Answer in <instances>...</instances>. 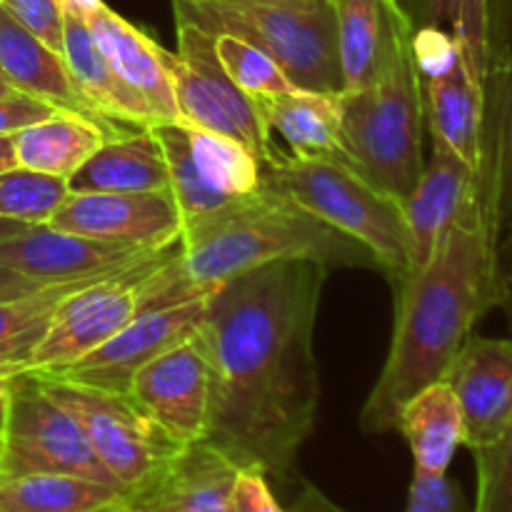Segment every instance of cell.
I'll use <instances>...</instances> for the list:
<instances>
[{
	"label": "cell",
	"mask_w": 512,
	"mask_h": 512,
	"mask_svg": "<svg viewBox=\"0 0 512 512\" xmlns=\"http://www.w3.org/2000/svg\"><path fill=\"white\" fill-rule=\"evenodd\" d=\"M0 75L10 88L45 100L60 110L100 118L78 93L63 55L20 23L0 0ZM105 120V118H100Z\"/></svg>",
	"instance_id": "21"
},
{
	"label": "cell",
	"mask_w": 512,
	"mask_h": 512,
	"mask_svg": "<svg viewBox=\"0 0 512 512\" xmlns=\"http://www.w3.org/2000/svg\"><path fill=\"white\" fill-rule=\"evenodd\" d=\"M108 138H113L110 120L55 110L50 118L13 135L15 160L20 168L68 180Z\"/></svg>",
	"instance_id": "25"
},
{
	"label": "cell",
	"mask_w": 512,
	"mask_h": 512,
	"mask_svg": "<svg viewBox=\"0 0 512 512\" xmlns=\"http://www.w3.org/2000/svg\"><path fill=\"white\" fill-rule=\"evenodd\" d=\"M210 295L138 313L120 333H115L113 338L105 340L100 348L90 350L83 358L73 360L63 368L35 370V373H50L65 380H75V383L128 395L130 380L143 365L195 335Z\"/></svg>",
	"instance_id": "12"
},
{
	"label": "cell",
	"mask_w": 512,
	"mask_h": 512,
	"mask_svg": "<svg viewBox=\"0 0 512 512\" xmlns=\"http://www.w3.org/2000/svg\"><path fill=\"white\" fill-rule=\"evenodd\" d=\"M110 512H135V510H133V505H130V500H128V503L118 505V508H115V510H110Z\"/></svg>",
	"instance_id": "46"
},
{
	"label": "cell",
	"mask_w": 512,
	"mask_h": 512,
	"mask_svg": "<svg viewBox=\"0 0 512 512\" xmlns=\"http://www.w3.org/2000/svg\"><path fill=\"white\" fill-rule=\"evenodd\" d=\"M65 183L68 193H170L163 148L150 128L108 138Z\"/></svg>",
	"instance_id": "23"
},
{
	"label": "cell",
	"mask_w": 512,
	"mask_h": 512,
	"mask_svg": "<svg viewBox=\"0 0 512 512\" xmlns=\"http://www.w3.org/2000/svg\"><path fill=\"white\" fill-rule=\"evenodd\" d=\"M175 20L210 35H235L268 53L290 83L340 95L338 15L333 0H173Z\"/></svg>",
	"instance_id": "5"
},
{
	"label": "cell",
	"mask_w": 512,
	"mask_h": 512,
	"mask_svg": "<svg viewBox=\"0 0 512 512\" xmlns=\"http://www.w3.org/2000/svg\"><path fill=\"white\" fill-rule=\"evenodd\" d=\"M475 170L460 155L438 138H433V153L420 173L418 183L403 200L405 228L410 243V273L423 268L443 238L448 225L468 200L475 185Z\"/></svg>",
	"instance_id": "19"
},
{
	"label": "cell",
	"mask_w": 512,
	"mask_h": 512,
	"mask_svg": "<svg viewBox=\"0 0 512 512\" xmlns=\"http://www.w3.org/2000/svg\"><path fill=\"white\" fill-rule=\"evenodd\" d=\"M3 448H5V440L3 435H0V463H3Z\"/></svg>",
	"instance_id": "48"
},
{
	"label": "cell",
	"mask_w": 512,
	"mask_h": 512,
	"mask_svg": "<svg viewBox=\"0 0 512 512\" xmlns=\"http://www.w3.org/2000/svg\"><path fill=\"white\" fill-rule=\"evenodd\" d=\"M128 395L180 445L205 440L210 420V360L198 330L143 365L130 380Z\"/></svg>",
	"instance_id": "13"
},
{
	"label": "cell",
	"mask_w": 512,
	"mask_h": 512,
	"mask_svg": "<svg viewBox=\"0 0 512 512\" xmlns=\"http://www.w3.org/2000/svg\"><path fill=\"white\" fill-rule=\"evenodd\" d=\"M0 78H3V75H0Z\"/></svg>",
	"instance_id": "49"
},
{
	"label": "cell",
	"mask_w": 512,
	"mask_h": 512,
	"mask_svg": "<svg viewBox=\"0 0 512 512\" xmlns=\"http://www.w3.org/2000/svg\"><path fill=\"white\" fill-rule=\"evenodd\" d=\"M123 503L128 495L120 488L78 475L0 478V512H110Z\"/></svg>",
	"instance_id": "28"
},
{
	"label": "cell",
	"mask_w": 512,
	"mask_h": 512,
	"mask_svg": "<svg viewBox=\"0 0 512 512\" xmlns=\"http://www.w3.org/2000/svg\"><path fill=\"white\" fill-rule=\"evenodd\" d=\"M63 60L78 93L105 120H118L133 128H153L148 110L115 78L103 50L90 33L83 0H63Z\"/></svg>",
	"instance_id": "22"
},
{
	"label": "cell",
	"mask_w": 512,
	"mask_h": 512,
	"mask_svg": "<svg viewBox=\"0 0 512 512\" xmlns=\"http://www.w3.org/2000/svg\"><path fill=\"white\" fill-rule=\"evenodd\" d=\"M260 185L285 195L370 250L390 280L410 275L403 205L340 158H293L275 150L260 163Z\"/></svg>",
	"instance_id": "6"
},
{
	"label": "cell",
	"mask_w": 512,
	"mask_h": 512,
	"mask_svg": "<svg viewBox=\"0 0 512 512\" xmlns=\"http://www.w3.org/2000/svg\"><path fill=\"white\" fill-rule=\"evenodd\" d=\"M423 108L433 138L478 173L483 163L485 83L458 40L453 55L440 68L423 73Z\"/></svg>",
	"instance_id": "18"
},
{
	"label": "cell",
	"mask_w": 512,
	"mask_h": 512,
	"mask_svg": "<svg viewBox=\"0 0 512 512\" xmlns=\"http://www.w3.org/2000/svg\"><path fill=\"white\" fill-rule=\"evenodd\" d=\"M18 160H15V145L13 135H0V170L15 168Z\"/></svg>",
	"instance_id": "44"
},
{
	"label": "cell",
	"mask_w": 512,
	"mask_h": 512,
	"mask_svg": "<svg viewBox=\"0 0 512 512\" xmlns=\"http://www.w3.org/2000/svg\"><path fill=\"white\" fill-rule=\"evenodd\" d=\"M288 258L318 260L328 268H378L358 240L263 185L188 223L180 235V273L195 290H210L245 270Z\"/></svg>",
	"instance_id": "3"
},
{
	"label": "cell",
	"mask_w": 512,
	"mask_h": 512,
	"mask_svg": "<svg viewBox=\"0 0 512 512\" xmlns=\"http://www.w3.org/2000/svg\"><path fill=\"white\" fill-rule=\"evenodd\" d=\"M35 378L83 425L90 448L128 498L148 488L185 448L130 395L50 373H35Z\"/></svg>",
	"instance_id": "7"
},
{
	"label": "cell",
	"mask_w": 512,
	"mask_h": 512,
	"mask_svg": "<svg viewBox=\"0 0 512 512\" xmlns=\"http://www.w3.org/2000/svg\"><path fill=\"white\" fill-rule=\"evenodd\" d=\"M328 265L273 260L225 280L198 335L210 360L205 443L288 483L318 420L315 320Z\"/></svg>",
	"instance_id": "1"
},
{
	"label": "cell",
	"mask_w": 512,
	"mask_h": 512,
	"mask_svg": "<svg viewBox=\"0 0 512 512\" xmlns=\"http://www.w3.org/2000/svg\"><path fill=\"white\" fill-rule=\"evenodd\" d=\"M288 512H343L340 508H335L325 495H320L318 490L305 488L303 495L298 498V503L293 505Z\"/></svg>",
	"instance_id": "42"
},
{
	"label": "cell",
	"mask_w": 512,
	"mask_h": 512,
	"mask_svg": "<svg viewBox=\"0 0 512 512\" xmlns=\"http://www.w3.org/2000/svg\"><path fill=\"white\" fill-rule=\"evenodd\" d=\"M215 50L230 80L250 98H268V95L295 90L283 68L248 40L235 35H215Z\"/></svg>",
	"instance_id": "33"
},
{
	"label": "cell",
	"mask_w": 512,
	"mask_h": 512,
	"mask_svg": "<svg viewBox=\"0 0 512 512\" xmlns=\"http://www.w3.org/2000/svg\"><path fill=\"white\" fill-rule=\"evenodd\" d=\"M180 240L170 248L155 250L148 258L118 270V273L83 285L70 293L55 310L48 330L35 345L23 370H55L100 348L105 340L125 328L143 305V283L160 260L170 258Z\"/></svg>",
	"instance_id": "10"
},
{
	"label": "cell",
	"mask_w": 512,
	"mask_h": 512,
	"mask_svg": "<svg viewBox=\"0 0 512 512\" xmlns=\"http://www.w3.org/2000/svg\"><path fill=\"white\" fill-rule=\"evenodd\" d=\"M150 130L163 148L170 195L183 215V228L260 188V160L238 140L183 123L153 125Z\"/></svg>",
	"instance_id": "11"
},
{
	"label": "cell",
	"mask_w": 512,
	"mask_h": 512,
	"mask_svg": "<svg viewBox=\"0 0 512 512\" xmlns=\"http://www.w3.org/2000/svg\"><path fill=\"white\" fill-rule=\"evenodd\" d=\"M485 145L495 160L500 223H512V53L495 55L485 80Z\"/></svg>",
	"instance_id": "31"
},
{
	"label": "cell",
	"mask_w": 512,
	"mask_h": 512,
	"mask_svg": "<svg viewBox=\"0 0 512 512\" xmlns=\"http://www.w3.org/2000/svg\"><path fill=\"white\" fill-rule=\"evenodd\" d=\"M413 455L415 473L448 475L450 463L465 443L460 403L448 380H438L403 405L395 425Z\"/></svg>",
	"instance_id": "24"
},
{
	"label": "cell",
	"mask_w": 512,
	"mask_h": 512,
	"mask_svg": "<svg viewBox=\"0 0 512 512\" xmlns=\"http://www.w3.org/2000/svg\"><path fill=\"white\" fill-rule=\"evenodd\" d=\"M48 225L140 250L170 248L183 235V215L170 193H68Z\"/></svg>",
	"instance_id": "14"
},
{
	"label": "cell",
	"mask_w": 512,
	"mask_h": 512,
	"mask_svg": "<svg viewBox=\"0 0 512 512\" xmlns=\"http://www.w3.org/2000/svg\"><path fill=\"white\" fill-rule=\"evenodd\" d=\"M100 280V278H95ZM95 280H75V283H55L33 290L23 298L0 303V365H20L30 358L35 345L48 330L58 305L70 293Z\"/></svg>",
	"instance_id": "29"
},
{
	"label": "cell",
	"mask_w": 512,
	"mask_h": 512,
	"mask_svg": "<svg viewBox=\"0 0 512 512\" xmlns=\"http://www.w3.org/2000/svg\"><path fill=\"white\" fill-rule=\"evenodd\" d=\"M20 370H23L20 365H0V435L5 433V423H8L10 385H13V378Z\"/></svg>",
	"instance_id": "41"
},
{
	"label": "cell",
	"mask_w": 512,
	"mask_h": 512,
	"mask_svg": "<svg viewBox=\"0 0 512 512\" xmlns=\"http://www.w3.org/2000/svg\"><path fill=\"white\" fill-rule=\"evenodd\" d=\"M230 512H285L275 500L270 478L255 465L238 468L230 493Z\"/></svg>",
	"instance_id": "37"
},
{
	"label": "cell",
	"mask_w": 512,
	"mask_h": 512,
	"mask_svg": "<svg viewBox=\"0 0 512 512\" xmlns=\"http://www.w3.org/2000/svg\"><path fill=\"white\" fill-rule=\"evenodd\" d=\"M460 403L470 450L495 443L512 425V338L470 335L445 378Z\"/></svg>",
	"instance_id": "15"
},
{
	"label": "cell",
	"mask_w": 512,
	"mask_h": 512,
	"mask_svg": "<svg viewBox=\"0 0 512 512\" xmlns=\"http://www.w3.org/2000/svg\"><path fill=\"white\" fill-rule=\"evenodd\" d=\"M155 250L100 243L85 235L65 233L53 225H30L25 233L0 243V265L28 275L40 285L108 278Z\"/></svg>",
	"instance_id": "16"
},
{
	"label": "cell",
	"mask_w": 512,
	"mask_h": 512,
	"mask_svg": "<svg viewBox=\"0 0 512 512\" xmlns=\"http://www.w3.org/2000/svg\"><path fill=\"white\" fill-rule=\"evenodd\" d=\"M95 43L115 78L150 113L155 125L178 123L173 85L163 63V45L115 13L103 0H83Z\"/></svg>",
	"instance_id": "17"
},
{
	"label": "cell",
	"mask_w": 512,
	"mask_h": 512,
	"mask_svg": "<svg viewBox=\"0 0 512 512\" xmlns=\"http://www.w3.org/2000/svg\"><path fill=\"white\" fill-rule=\"evenodd\" d=\"M55 110L60 108L28 93H20V90L3 93L0 95V135H15L28 125L50 118Z\"/></svg>",
	"instance_id": "38"
},
{
	"label": "cell",
	"mask_w": 512,
	"mask_h": 512,
	"mask_svg": "<svg viewBox=\"0 0 512 512\" xmlns=\"http://www.w3.org/2000/svg\"><path fill=\"white\" fill-rule=\"evenodd\" d=\"M5 8L63 55V0H3Z\"/></svg>",
	"instance_id": "36"
},
{
	"label": "cell",
	"mask_w": 512,
	"mask_h": 512,
	"mask_svg": "<svg viewBox=\"0 0 512 512\" xmlns=\"http://www.w3.org/2000/svg\"><path fill=\"white\" fill-rule=\"evenodd\" d=\"M28 228H30V225H25V223H15V220L0 218V243H3V240H8V238H13V235L25 233Z\"/></svg>",
	"instance_id": "45"
},
{
	"label": "cell",
	"mask_w": 512,
	"mask_h": 512,
	"mask_svg": "<svg viewBox=\"0 0 512 512\" xmlns=\"http://www.w3.org/2000/svg\"><path fill=\"white\" fill-rule=\"evenodd\" d=\"M443 30L458 40L475 73L488 80L495 53L493 0H423L418 28Z\"/></svg>",
	"instance_id": "30"
},
{
	"label": "cell",
	"mask_w": 512,
	"mask_h": 512,
	"mask_svg": "<svg viewBox=\"0 0 512 512\" xmlns=\"http://www.w3.org/2000/svg\"><path fill=\"white\" fill-rule=\"evenodd\" d=\"M503 223L493 155L483 150L475 185L423 268L400 283L388 360L360 413L370 435L398 425L403 405L445 378L493 305V263Z\"/></svg>",
	"instance_id": "2"
},
{
	"label": "cell",
	"mask_w": 512,
	"mask_h": 512,
	"mask_svg": "<svg viewBox=\"0 0 512 512\" xmlns=\"http://www.w3.org/2000/svg\"><path fill=\"white\" fill-rule=\"evenodd\" d=\"M178 23V53L163 48V63L173 85L178 123L238 140L263 163L275 153L270 130L255 98L245 95L225 73L215 50V35L193 23Z\"/></svg>",
	"instance_id": "8"
},
{
	"label": "cell",
	"mask_w": 512,
	"mask_h": 512,
	"mask_svg": "<svg viewBox=\"0 0 512 512\" xmlns=\"http://www.w3.org/2000/svg\"><path fill=\"white\" fill-rule=\"evenodd\" d=\"M493 305L503 310L512 325V223H508V233H500L495 245Z\"/></svg>",
	"instance_id": "39"
},
{
	"label": "cell",
	"mask_w": 512,
	"mask_h": 512,
	"mask_svg": "<svg viewBox=\"0 0 512 512\" xmlns=\"http://www.w3.org/2000/svg\"><path fill=\"white\" fill-rule=\"evenodd\" d=\"M413 35V25L400 23L378 78L338 95L343 160L400 205L425 168L423 73Z\"/></svg>",
	"instance_id": "4"
},
{
	"label": "cell",
	"mask_w": 512,
	"mask_h": 512,
	"mask_svg": "<svg viewBox=\"0 0 512 512\" xmlns=\"http://www.w3.org/2000/svg\"><path fill=\"white\" fill-rule=\"evenodd\" d=\"M10 90H15V88H10V85L5 83L3 78H0V95H3V93H10Z\"/></svg>",
	"instance_id": "47"
},
{
	"label": "cell",
	"mask_w": 512,
	"mask_h": 512,
	"mask_svg": "<svg viewBox=\"0 0 512 512\" xmlns=\"http://www.w3.org/2000/svg\"><path fill=\"white\" fill-rule=\"evenodd\" d=\"M3 440L0 478L60 473L118 488L95 450L90 448L83 425L43 388V383L30 370H20L10 385V408Z\"/></svg>",
	"instance_id": "9"
},
{
	"label": "cell",
	"mask_w": 512,
	"mask_h": 512,
	"mask_svg": "<svg viewBox=\"0 0 512 512\" xmlns=\"http://www.w3.org/2000/svg\"><path fill=\"white\" fill-rule=\"evenodd\" d=\"M383 3L388 5L400 20L415 25V30H418L420 15H423V0H383Z\"/></svg>",
	"instance_id": "43"
},
{
	"label": "cell",
	"mask_w": 512,
	"mask_h": 512,
	"mask_svg": "<svg viewBox=\"0 0 512 512\" xmlns=\"http://www.w3.org/2000/svg\"><path fill=\"white\" fill-rule=\"evenodd\" d=\"M40 288H45V285L35 283L33 278L8 268V265H0V303L23 298V295L33 293V290H40Z\"/></svg>",
	"instance_id": "40"
},
{
	"label": "cell",
	"mask_w": 512,
	"mask_h": 512,
	"mask_svg": "<svg viewBox=\"0 0 512 512\" xmlns=\"http://www.w3.org/2000/svg\"><path fill=\"white\" fill-rule=\"evenodd\" d=\"M68 195V183L38 170H0V218L25 225L48 223Z\"/></svg>",
	"instance_id": "32"
},
{
	"label": "cell",
	"mask_w": 512,
	"mask_h": 512,
	"mask_svg": "<svg viewBox=\"0 0 512 512\" xmlns=\"http://www.w3.org/2000/svg\"><path fill=\"white\" fill-rule=\"evenodd\" d=\"M333 3L338 15L343 90L365 88L383 70L393 48L395 30L405 20H400L383 0H333Z\"/></svg>",
	"instance_id": "27"
},
{
	"label": "cell",
	"mask_w": 512,
	"mask_h": 512,
	"mask_svg": "<svg viewBox=\"0 0 512 512\" xmlns=\"http://www.w3.org/2000/svg\"><path fill=\"white\" fill-rule=\"evenodd\" d=\"M478 495L473 512H512V425L495 443L473 450Z\"/></svg>",
	"instance_id": "34"
},
{
	"label": "cell",
	"mask_w": 512,
	"mask_h": 512,
	"mask_svg": "<svg viewBox=\"0 0 512 512\" xmlns=\"http://www.w3.org/2000/svg\"><path fill=\"white\" fill-rule=\"evenodd\" d=\"M270 133L283 135L293 158H340L338 95L295 88L290 93L255 98Z\"/></svg>",
	"instance_id": "26"
},
{
	"label": "cell",
	"mask_w": 512,
	"mask_h": 512,
	"mask_svg": "<svg viewBox=\"0 0 512 512\" xmlns=\"http://www.w3.org/2000/svg\"><path fill=\"white\" fill-rule=\"evenodd\" d=\"M238 465L210 443H190L145 490L133 495L135 512H230Z\"/></svg>",
	"instance_id": "20"
},
{
	"label": "cell",
	"mask_w": 512,
	"mask_h": 512,
	"mask_svg": "<svg viewBox=\"0 0 512 512\" xmlns=\"http://www.w3.org/2000/svg\"><path fill=\"white\" fill-rule=\"evenodd\" d=\"M405 512H463L460 488L448 475L415 473L408 488Z\"/></svg>",
	"instance_id": "35"
}]
</instances>
